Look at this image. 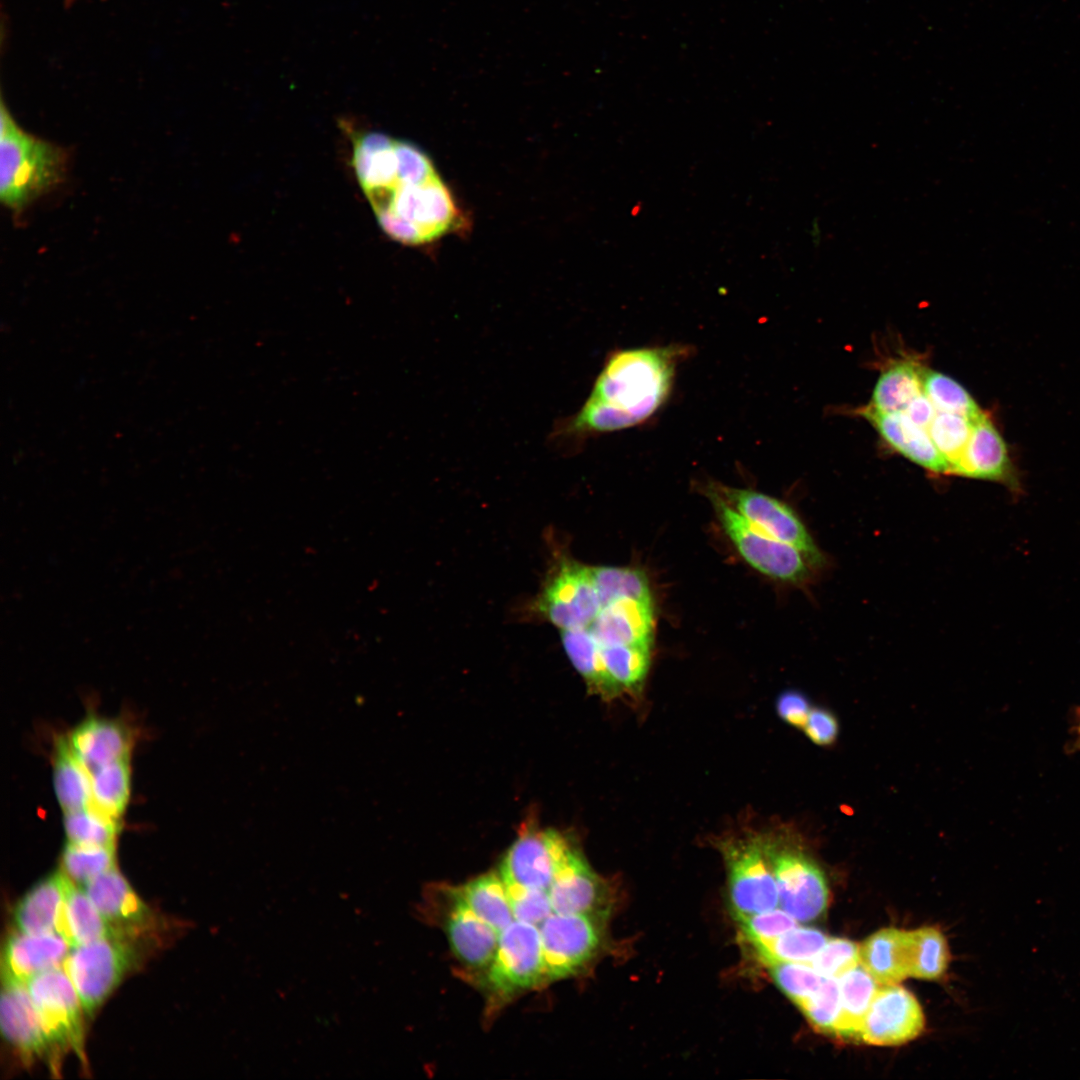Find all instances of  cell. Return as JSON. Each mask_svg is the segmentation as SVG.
Listing matches in <instances>:
<instances>
[{
  "mask_svg": "<svg viewBox=\"0 0 1080 1080\" xmlns=\"http://www.w3.org/2000/svg\"><path fill=\"white\" fill-rule=\"evenodd\" d=\"M689 354L680 344L610 353L583 406L554 424L549 441L576 450L592 436L645 422L668 399L677 366Z\"/></svg>",
  "mask_w": 1080,
  "mask_h": 1080,
  "instance_id": "6da1fadb",
  "label": "cell"
},
{
  "mask_svg": "<svg viewBox=\"0 0 1080 1080\" xmlns=\"http://www.w3.org/2000/svg\"><path fill=\"white\" fill-rule=\"evenodd\" d=\"M396 139L380 132L353 140L352 165L378 224L393 240L421 245L455 225V201L439 175L415 182L400 174Z\"/></svg>",
  "mask_w": 1080,
  "mask_h": 1080,
  "instance_id": "7a4b0ae2",
  "label": "cell"
},
{
  "mask_svg": "<svg viewBox=\"0 0 1080 1080\" xmlns=\"http://www.w3.org/2000/svg\"><path fill=\"white\" fill-rule=\"evenodd\" d=\"M67 154L63 148L23 131L1 103L0 198L15 212L64 181Z\"/></svg>",
  "mask_w": 1080,
  "mask_h": 1080,
  "instance_id": "3957f363",
  "label": "cell"
},
{
  "mask_svg": "<svg viewBox=\"0 0 1080 1080\" xmlns=\"http://www.w3.org/2000/svg\"><path fill=\"white\" fill-rule=\"evenodd\" d=\"M727 874L729 901L735 919L775 909L779 903L770 858V839L760 833L718 841Z\"/></svg>",
  "mask_w": 1080,
  "mask_h": 1080,
  "instance_id": "277c9868",
  "label": "cell"
},
{
  "mask_svg": "<svg viewBox=\"0 0 1080 1080\" xmlns=\"http://www.w3.org/2000/svg\"><path fill=\"white\" fill-rule=\"evenodd\" d=\"M704 492L726 535L751 567L785 583L804 584L810 581L812 568L815 567L799 549L749 523L707 485Z\"/></svg>",
  "mask_w": 1080,
  "mask_h": 1080,
  "instance_id": "5b68a950",
  "label": "cell"
},
{
  "mask_svg": "<svg viewBox=\"0 0 1080 1080\" xmlns=\"http://www.w3.org/2000/svg\"><path fill=\"white\" fill-rule=\"evenodd\" d=\"M136 941L105 938L72 947L64 969L72 981L84 1013L92 1015L140 960Z\"/></svg>",
  "mask_w": 1080,
  "mask_h": 1080,
  "instance_id": "8992f818",
  "label": "cell"
},
{
  "mask_svg": "<svg viewBox=\"0 0 1080 1080\" xmlns=\"http://www.w3.org/2000/svg\"><path fill=\"white\" fill-rule=\"evenodd\" d=\"M26 986L55 1050L73 1051L84 1060V1010L64 967L37 974L26 982Z\"/></svg>",
  "mask_w": 1080,
  "mask_h": 1080,
  "instance_id": "52a82bcc",
  "label": "cell"
},
{
  "mask_svg": "<svg viewBox=\"0 0 1080 1080\" xmlns=\"http://www.w3.org/2000/svg\"><path fill=\"white\" fill-rule=\"evenodd\" d=\"M707 486L749 523L799 549L814 567L824 565V555L789 505L751 489L730 487L718 482H709Z\"/></svg>",
  "mask_w": 1080,
  "mask_h": 1080,
  "instance_id": "ba28073f",
  "label": "cell"
},
{
  "mask_svg": "<svg viewBox=\"0 0 1080 1080\" xmlns=\"http://www.w3.org/2000/svg\"><path fill=\"white\" fill-rule=\"evenodd\" d=\"M769 849L782 909L801 922L821 916L828 902L821 870L802 852L779 846L771 839Z\"/></svg>",
  "mask_w": 1080,
  "mask_h": 1080,
  "instance_id": "9c48e42d",
  "label": "cell"
},
{
  "mask_svg": "<svg viewBox=\"0 0 1080 1080\" xmlns=\"http://www.w3.org/2000/svg\"><path fill=\"white\" fill-rule=\"evenodd\" d=\"M573 849L552 829H531L520 835L501 864L506 885L549 889Z\"/></svg>",
  "mask_w": 1080,
  "mask_h": 1080,
  "instance_id": "30bf717a",
  "label": "cell"
},
{
  "mask_svg": "<svg viewBox=\"0 0 1080 1080\" xmlns=\"http://www.w3.org/2000/svg\"><path fill=\"white\" fill-rule=\"evenodd\" d=\"M545 977L544 955L538 926L514 920L500 932L488 971L494 990L503 994L535 985Z\"/></svg>",
  "mask_w": 1080,
  "mask_h": 1080,
  "instance_id": "8fae6325",
  "label": "cell"
},
{
  "mask_svg": "<svg viewBox=\"0 0 1080 1080\" xmlns=\"http://www.w3.org/2000/svg\"><path fill=\"white\" fill-rule=\"evenodd\" d=\"M545 977L574 974L597 952L599 930L591 916L553 912L539 926Z\"/></svg>",
  "mask_w": 1080,
  "mask_h": 1080,
  "instance_id": "7c38bea8",
  "label": "cell"
},
{
  "mask_svg": "<svg viewBox=\"0 0 1080 1080\" xmlns=\"http://www.w3.org/2000/svg\"><path fill=\"white\" fill-rule=\"evenodd\" d=\"M602 609L591 567L564 562L539 601V610L561 630L588 628Z\"/></svg>",
  "mask_w": 1080,
  "mask_h": 1080,
  "instance_id": "4fadbf2b",
  "label": "cell"
},
{
  "mask_svg": "<svg viewBox=\"0 0 1080 1080\" xmlns=\"http://www.w3.org/2000/svg\"><path fill=\"white\" fill-rule=\"evenodd\" d=\"M924 1028V1015L917 999L905 988L879 987L860 1032L867 1044L891 1046L916 1038Z\"/></svg>",
  "mask_w": 1080,
  "mask_h": 1080,
  "instance_id": "5bb4252c",
  "label": "cell"
},
{
  "mask_svg": "<svg viewBox=\"0 0 1080 1080\" xmlns=\"http://www.w3.org/2000/svg\"><path fill=\"white\" fill-rule=\"evenodd\" d=\"M83 889L120 937L138 940L153 929L154 914L116 867L95 877Z\"/></svg>",
  "mask_w": 1080,
  "mask_h": 1080,
  "instance_id": "9a60e30c",
  "label": "cell"
},
{
  "mask_svg": "<svg viewBox=\"0 0 1080 1080\" xmlns=\"http://www.w3.org/2000/svg\"><path fill=\"white\" fill-rule=\"evenodd\" d=\"M0 1022L4 1038L23 1061L47 1058L51 1066H56L57 1052L42 1027L25 983L2 979Z\"/></svg>",
  "mask_w": 1080,
  "mask_h": 1080,
  "instance_id": "2e32d148",
  "label": "cell"
},
{
  "mask_svg": "<svg viewBox=\"0 0 1080 1080\" xmlns=\"http://www.w3.org/2000/svg\"><path fill=\"white\" fill-rule=\"evenodd\" d=\"M952 473L1001 483L1016 496L1022 493L1018 471L1007 445L984 411L975 419L970 438Z\"/></svg>",
  "mask_w": 1080,
  "mask_h": 1080,
  "instance_id": "e0dca14e",
  "label": "cell"
},
{
  "mask_svg": "<svg viewBox=\"0 0 1080 1080\" xmlns=\"http://www.w3.org/2000/svg\"><path fill=\"white\" fill-rule=\"evenodd\" d=\"M860 414L902 456L931 472H950L927 429L915 424L904 412H882L868 405L861 409Z\"/></svg>",
  "mask_w": 1080,
  "mask_h": 1080,
  "instance_id": "ac0fdd59",
  "label": "cell"
},
{
  "mask_svg": "<svg viewBox=\"0 0 1080 1080\" xmlns=\"http://www.w3.org/2000/svg\"><path fill=\"white\" fill-rule=\"evenodd\" d=\"M71 948L58 933L31 935L17 931L4 945L2 979L26 984L37 974L63 967Z\"/></svg>",
  "mask_w": 1080,
  "mask_h": 1080,
  "instance_id": "d6986e66",
  "label": "cell"
},
{
  "mask_svg": "<svg viewBox=\"0 0 1080 1080\" xmlns=\"http://www.w3.org/2000/svg\"><path fill=\"white\" fill-rule=\"evenodd\" d=\"M76 757L90 771L127 759L133 746L130 729L118 720L89 717L66 737Z\"/></svg>",
  "mask_w": 1080,
  "mask_h": 1080,
  "instance_id": "ffe728a7",
  "label": "cell"
},
{
  "mask_svg": "<svg viewBox=\"0 0 1080 1080\" xmlns=\"http://www.w3.org/2000/svg\"><path fill=\"white\" fill-rule=\"evenodd\" d=\"M653 623L652 601L623 598L602 607L588 630L602 647L651 645Z\"/></svg>",
  "mask_w": 1080,
  "mask_h": 1080,
  "instance_id": "44dd1931",
  "label": "cell"
},
{
  "mask_svg": "<svg viewBox=\"0 0 1080 1080\" xmlns=\"http://www.w3.org/2000/svg\"><path fill=\"white\" fill-rule=\"evenodd\" d=\"M553 912L593 916L604 907L600 878L582 856L572 851L548 889Z\"/></svg>",
  "mask_w": 1080,
  "mask_h": 1080,
  "instance_id": "7402d4cb",
  "label": "cell"
},
{
  "mask_svg": "<svg viewBox=\"0 0 1080 1080\" xmlns=\"http://www.w3.org/2000/svg\"><path fill=\"white\" fill-rule=\"evenodd\" d=\"M452 899L446 930L453 952L470 967H489L497 950L500 933L479 918L456 890Z\"/></svg>",
  "mask_w": 1080,
  "mask_h": 1080,
  "instance_id": "603a6c76",
  "label": "cell"
},
{
  "mask_svg": "<svg viewBox=\"0 0 1080 1080\" xmlns=\"http://www.w3.org/2000/svg\"><path fill=\"white\" fill-rule=\"evenodd\" d=\"M69 880L58 871L35 885L14 910L17 931L31 935L57 933V920Z\"/></svg>",
  "mask_w": 1080,
  "mask_h": 1080,
  "instance_id": "cb8c5ba5",
  "label": "cell"
},
{
  "mask_svg": "<svg viewBox=\"0 0 1080 1080\" xmlns=\"http://www.w3.org/2000/svg\"><path fill=\"white\" fill-rule=\"evenodd\" d=\"M56 932L71 947L105 938H123L116 933L101 915L85 890L72 880H69L66 895L59 912Z\"/></svg>",
  "mask_w": 1080,
  "mask_h": 1080,
  "instance_id": "d4e9b609",
  "label": "cell"
},
{
  "mask_svg": "<svg viewBox=\"0 0 1080 1080\" xmlns=\"http://www.w3.org/2000/svg\"><path fill=\"white\" fill-rule=\"evenodd\" d=\"M860 963L882 985L910 976L907 931L884 928L869 936L860 946Z\"/></svg>",
  "mask_w": 1080,
  "mask_h": 1080,
  "instance_id": "484cf974",
  "label": "cell"
},
{
  "mask_svg": "<svg viewBox=\"0 0 1080 1080\" xmlns=\"http://www.w3.org/2000/svg\"><path fill=\"white\" fill-rule=\"evenodd\" d=\"M840 1015L836 1035L859 1039L864 1019L879 989L878 982L859 963L838 978Z\"/></svg>",
  "mask_w": 1080,
  "mask_h": 1080,
  "instance_id": "4316f807",
  "label": "cell"
},
{
  "mask_svg": "<svg viewBox=\"0 0 1080 1080\" xmlns=\"http://www.w3.org/2000/svg\"><path fill=\"white\" fill-rule=\"evenodd\" d=\"M561 632L562 643L569 659L592 692L608 700L620 695L622 690L606 672L601 659V647L588 628Z\"/></svg>",
  "mask_w": 1080,
  "mask_h": 1080,
  "instance_id": "83f0119b",
  "label": "cell"
},
{
  "mask_svg": "<svg viewBox=\"0 0 1080 1080\" xmlns=\"http://www.w3.org/2000/svg\"><path fill=\"white\" fill-rule=\"evenodd\" d=\"M470 909L499 933L511 924L513 915L507 886L501 875L485 874L456 889Z\"/></svg>",
  "mask_w": 1080,
  "mask_h": 1080,
  "instance_id": "f1b7e54d",
  "label": "cell"
},
{
  "mask_svg": "<svg viewBox=\"0 0 1080 1080\" xmlns=\"http://www.w3.org/2000/svg\"><path fill=\"white\" fill-rule=\"evenodd\" d=\"M54 787L58 802L65 813L90 805L91 773L76 757L66 737L58 739L56 744Z\"/></svg>",
  "mask_w": 1080,
  "mask_h": 1080,
  "instance_id": "f546056e",
  "label": "cell"
},
{
  "mask_svg": "<svg viewBox=\"0 0 1080 1080\" xmlns=\"http://www.w3.org/2000/svg\"><path fill=\"white\" fill-rule=\"evenodd\" d=\"M922 393V367L912 361H897L880 374L869 405L882 412H904Z\"/></svg>",
  "mask_w": 1080,
  "mask_h": 1080,
  "instance_id": "4dcf8cb0",
  "label": "cell"
},
{
  "mask_svg": "<svg viewBox=\"0 0 1080 1080\" xmlns=\"http://www.w3.org/2000/svg\"><path fill=\"white\" fill-rule=\"evenodd\" d=\"M828 938L813 928L795 927L777 937L751 944L766 965L781 962L807 963L817 955Z\"/></svg>",
  "mask_w": 1080,
  "mask_h": 1080,
  "instance_id": "1f68e13d",
  "label": "cell"
},
{
  "mask_svg": "<svg viewBox=\"0 0 1080 1080\" xmlns=\"http://www.w3.org/2000/svg\"><path fill=\"white\" fill-rule=\"evenodd\" d=\"M129 758L107 764L91 773L90 806L119 821L130 795Z\"/></svg>",
  "mask_w": 1080,
  "mask_h": 1080,
  "instance_id": "d6a6232c",
  "label": "cell"
},
{
  "mask_svg": "<svg viewBox=\"0 0 1080 1080\" xmlns=\"http://www.w3.org/2000/svg\"><path fill=\"white\" fill-rule=\"evenodd\" d=\"M910 976L934 980L946 970L949 950L943 934L924 927L907 931Z\"/></svg>",
  "mask_w": 1080,
  "mask_h": 1080,
  "instance_id": "836d02e7",
  "label": "cell"
},
{
  "mask_svg": "<svg viewBox=\"0 0 1080 1080\" xmlns=\"http://www.w3.org/2000/svg\"><path fill=\"white\" fill-rule=\"evenodd\" d=\"M600 647L603 666L621 690L639 689L649 669L651 645Z\"/></svg>",
  "mask_w": 1080,
  "mask_h": 1080,
  "instance_id": "e575fe53",
  "label": "cell"
},
{
  "mask_svg": "<svg viewBox=\"0 0 1080 1080\" xmlns=\"http://www.w3.org/2000/svg\"><path fill=\"white\" fill-rule=\"evenodd\" d=\"M591 575L602 607L623 598L652 601L647 576L628 567H591Z\"/></svg>",
  "mask_w": 1080,
  "mask_h": 1080,
  "instance_id": "d590c367",
  "label": "cell"
},
{
  "mask_svg": "<svg viewBox=\"0 0 1080 1080\" xmlns=\"http://www.w3.org/2000/svg\"><path fill=\"white\" fill-rule=\"evenodd\" d=\"M923 393L938 412L975 419L983 412L969 392L953 378L922 367Z\"/></svg>",
  "mask_w": 1080,
  "mask_h": 1080,
  "instance_id": "8d00e7d4",
  "label": "cell"
},
{
  "mask_svg": "<svg viewBox=\"0 0 1080 1080\" xmlns=\"http://www.w3.org/2000/svg\"><path fill=\"white\" fill-rule=\"evenodd\" d=\"M115 867V845L95 846L68 842L61 857L62 872L83 886Z\"/></svg>",
  "mask_w": 1080,
  "mask_h": 1080,
  "instance_id": "74e56055",
  "label": "cell"
},
{
  "mask_svg": "<svg viewBox=\"0 0 1080 1080\" xmlns=\"http://www.w3.org/2000/svg\"><path fill=\"white\" fill-rule=\"evenodd\" d=\"M64 828L69 842L82 845H115L119 821L92 806L67 812Z\"/></svg>",
  "mask_w": 1080,
  "mask_h": 1080,
  "instance_id": "f35d334b",
  "label": "cell"
},
{
  "mask_svg": "<svg viewBox=\"0 0 1080 1080\" xmlns=\"http://www.w3.org/2000/svg\"><path fill=\"white\" fill-rule=\"evenodd\" d=\"M975 419L958 414L937 412L927 429L937 450L947 462L950 473H952L953 468L962 456Z\"/></svg>",
  "mask_w": 1080,
  "mask_h": 1080,
  "instance_id": "ab89813d",
  "label": "cell"
},
{
  "mask_svg": "<svg viewBox=\"0 0 1080 1080\" xmlns=\"http://www.w3.org/2000/svg\"><path fill=\"white\" fill-rule=\"evenodd\" d=\"M797 1006L816 1030L836 1035L840 1015L838 979L824 978L820 988Z\"/></svg>",
  "mask_w": 1080,
  "mask_h": 1080,
  "instance_id": "60d3db41",
  "label": "cell"
},
{
  "mask_svg": "<svg viewBox=\"0 0 1080 1080\" xmlns=\"http://www.w3.org/2000/svg\"><path fill=\"white\" fill-rule=\"evenodd\" d=\"M769 968L777 986L796 1005L816 992L824 980L807 963L781 962Z\"/></svg>",
  "mask_w": 1080,
  "mask_h": 1080,
  "instance_id": "b9f144b4",
  "label": "cell"
},
{
  "mask_svg": "<svg viewBox=\"0 0 1080 1080\" xmlns=\"http://www.w3.org/2000/svg\"><path fill=\"white\" fill-rule=\"evenodd\" d=\"M859 963L860 946L843 938H828L810 962L814 970L822 977L835 979Z\"/></svg>",
  "mask_w": 1080,
  "mask_h": 1080,
  "instance_id": "7bdbcfd3",
  "label": "cell"
},
{
  "mask_svg": "<svg viewBox=\"0 0 1080 1080\" xmlns=\"http://www.w3.org/2000/svg\"><path fill=\"white\" fill-rule=\"evenodd\" d=\"M743 938L751 945L777 937L795 927L797 920L784 910H769L737 919Z\"/></svg>",
  "mask_w": 1080,
  "mask_h": 1080,
  "instance_id": "ee69618b",
  "label": "cell"
},
{
  "mask_svg": "<svg viewBox=\"0 0 1080 1080\" xmlns=\"http://www.w3.org/2000/svg\"><path fill=\"white\" fill-rule=\"evenodd\" d=\"M506 886L515 920L539 926L553 913L547 890Z\"/></svg>",
  "mask_w": 1080,
  "mask_h": 1080,
  "instance_id": "f6af8a7d",
  "label": "cell"
},
{
  "mask_svg": "<svg viewBox=\"0 0 1080 1080\" xmlns=\"http://www.w3.org/2000/svg\"><path fill=\"white\" fill-rule=\"evenodd\" d=\"M838 722L829 711L821 708L811 709L803 727L808 738L818 745H829L838 735Z\"/></svg>",
  "mask_w": 1080,
  "mask_h": 1080,
  "instance_id": "bcb514c9",
  "label": "cell"
},
{
  "mask_svg": "<svg viewBox=\"0 0 1080 1080\" xmlns=\"http://www.w3.org/2000/svg\"><path fill=\"white\" fill-rule=\"evenodd\" d=\"M780 717L795 727L803 728L811 711L807 698L797 691H786L777 700Z\"/></svg>",
  "mask_w": 1080,
  "mask_h": 1080,
  "instance_id": "7dc6e473",
  "label": "cell"
},
{
  "mask_svg": "<svg viewBox=\"0 0 1080 1080\" xmlns=\"http://www.w3.org/2000/svg\"><path fill=\"white\" fill-rule=\"evenodd\" d=\"M937 412L924 393L917 396L904 411L915 424L924 429H928Z\"/></svg>",
  "mask_w": 1080,
  "mask_h": 1080,
  "instance_id": "c3c4849f",
  "label": "cell"
},
{
  "mask_svg": "<svg viewBox=\"0 0 1080 1080\" xmlns=\"http://www.w3.org/2000/svg\"><path fill=\"white\" fill-rule=\"evenodd\" d=\"M1068 751L1069 752H1078V751H1080V733L1074 735V738L1068 744Z\"/></svg>",
  "mask_w": 1080,
  "mask_h": 1080,
  "instance_id": "681fc988",
  "label": "cell"
},
{
  "mask_svg": "<svg viewBox=\"0 0 1080 1080\" xmlns=\"http://www.w3.org/2000/svg\"><path fill=\"white\" fill-rule=\"evenodd\" d=\"M1073 732L1074 735L1080 733V706L1074 713Z\"/></svg>",
  "mask_w": 1080,
  "mask_h": 1080,
  "instance_id": "f907efd6",
  "label": "cell"
},
{
  "mask_svg": "<svg viewBox=\"0 0 1080 1080\" xmlns=\"http://www.w3.org/2000/svg\"><path fill=\"white\" fill-rule=\"evenodd\" d=\"M75 0H64L66 6L72 5Z\"/></svg>",
  "mask_w": 1080,
  "mask_h": 1080,
  "instance_id": "816d5d0a",
  "label": "cell"
}]
</instances>
